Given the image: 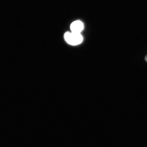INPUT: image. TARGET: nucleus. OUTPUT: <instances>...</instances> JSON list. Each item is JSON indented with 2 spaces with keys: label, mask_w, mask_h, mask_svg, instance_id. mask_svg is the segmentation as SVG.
Masks as SVG:
<instances>
[{
  "label": "nucleus",
  "mask_w": 147,
  "mask_h": 147,
  "mask_svg": "<svg viewBox=\"0 0 147 147\" xmlns=\"http://www.w3.org/2000/svg\"><path fill=\"white\" fill-rule=\"evenodd\" d=\"M70 29L72 32L80 33L84 29V25L81 21H75L71 24Z\"/></svg>",
  "instance_id": "nucleus-2"
},
{
  "label": "nucleus",
  "mask_w": 147,
  "mask_h": 147,
  "mask_svg": "<svg viewBox=\"0 0 147 147\" xmlns=\"http://www.w3.org/2000/svg\"><path fill=\"white\" fill-rule=\"evenodd\" d=\"M65 40L69 44L72 45H79L83 41V37L80 33L67 32L64 35Z\"/></svg>",
  "instance_id": "nucleus-1"
},
{
  "label": "nucleus",
  "mask_w": 147,
  "mask_h": 147,
  "mask_svg": "<svg viewBox=\"0 0 147 147\" xmlns=\"http://www.w3.org/2000/svg\"><path fill=\"white\" fill-rule=\"evenodd\" d=\"M145 60H146V61L147 62V55L146 56V57H145Z\"/></svg>",
  "instance_id": "nucleus-3"
}]
</instances>
